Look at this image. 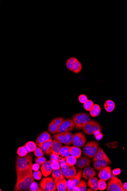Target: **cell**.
<instances>
[{
	"mask_svg": "<svg viewBox=\"0 0 127 191\" xmlns=\"http://www.w3.org/2000/svg\"><path fill=\"white\" fill-rule=\"evenodd\" d=\"M16 172L17 179L14 191L28 190L29 189L31 184L34 181L32 167L29 169Z\"/></svg>",
	"mask_w": 127,
	"mask_h": 191,
	"instance_id": "obj_1",
	"label": "cell"
},
{
	"mask_svg": "<svg viewBox=\"0 0 127 191\" xmlns=\"http://www.w3.org/2000/svg\"><path fill=\"white\" fill-rule=\"evenodd\" d=\"M33 165V156L30 154H27L22 157H17L16 161V171L29 169Z\"/></svg>",
	"mask_w": 127,
	"mask_h": 191,
	"instance_id": "obj_2",
	"label": "cell"
},
{
	"mask_svg": "<svg viewBox=\"0 0 127 191\" xmlns=\"http://www.w3.org/2000/svg\"><path fill=\"white\" fill-rule=\"evenodd\" d=\"M75 127L77 130L83 129L91 120L89 115L87 113H79L74 114L72 117Z\"/></svg>",
	"mask_w": 127,
	"mask_h": 191,
	"instance_id": "obj_3",
	"label": "cell"
},
{
	"mask_svg": "<svg viewBox=\"0 0 127 191\" xmlns=\"http://www.w3.org/2000/svg\"><path fill=\"white\" fill-rule=\"evenodd\" d=\"M99 146V143L96 141H92L87 142L83 148L84 155L88 158H93L98 150Z\"/></svg>",
	"mask_w": 127,
	"mask_h": 191,
	"instance_id": "obj_4",
	"label": "cell"
},
{
	"mask_svg": "<svg viewBox=\"0 0 127 191\" xmlns=\"http://www.w3.org/2000/svg\"><path fill=\"white\" fill-rule=\"evenodd\" d=\"M107 187V191H124L121 181L115 176H112Z\"/></svg>",
	"mask_w": 127,
	"mask_h": 191,
	"instance_id": "obj_5",
	"label": "cell"
},
{
	"mask_svg": "<svg viewBox=\"0 0 127 191\" xmlns=\"http://www.w3.org/2000/svg\"><path fill=\"white\" fill-rule=\"evenodd\" d=\"M102 129L101 125L99 123L95 121L91 120L83 128V131L87 135H92L96 132L101 131Z\"/></svg>",
	"mask_w": 127,
	"mask_h": 191,
	"instance_id": "obj_6",
	"label": "cell"
},
{
	"mask_svg": "<svg viewBox=\"0 0 127 191\" xmlns=\"http://www.w3.org/2000/svg\"><path fill=\"white\" fill-rule=\"evenodd\" d=\"M41 188L44 191H55L56 187L53 179L51 177L43 178L40 183Z\"/></svg>",
	"mask_w": 127,
	"mask_h": 191,
	"instance_id": "obj_7",
	"label": "cell"
},
{
	"mask_svg": "<svg viewBox=\"0 0 127 191\" xmlns=\"http://www.w3.org/2000/svg\"><path fill=\"white\" fill-rule=\"evenodd\" d=\"M61 171L64 177L68 179H71L76 175L77 171L74 166L64 164L61 166Z\"/></svg>",
	"mask_w": 127,
	"mask_h": 191,
	"instance_id": "obj_8",
	"label": "cell"
},
{
	"mask_svg": "<svg viewBox=\"0 0 127 191\" xmlns=\"http://www.w3.org/2000/svg\"><path fill=\"white\" fill-rule=\"evenodd\" d=\"M73 136V135L72 133L69 132L58 133L54 135L53 137L62 143L69 145L72 144Z\"/></svg>",
	"mask_w": 127,
	"mask_h": 191,
	"instance_id": "obj_9",
	"label": "cell"
},
{
	"mask_svg": "<svg viewBox=\"0 0 127 191\" xmlns=\"http://www.w3.org/2000/svg\"><path fill=\"white\" fill-rule=\"evenodd\" d=\"M75 127L74 123L72 119L64 120L59 127L58 133L69 132L72 131Z\"/></svg>",
	"mask_w": 127,
	"mask_h": 191,
	"instance_id": "obj_10",
	"label": "cell"
},
{
	"mask_svg": "<svg viewBox=\"0 0 127 191\" xmlns=\"http://www.w3.org/2000/svg\"><path fill=\"white\" fill-rule=\"evenodd\" d=\"M87 141L86 136L82 132H78L73 135L72 143L74 146L82 147L85 145Z\"/></svg>",
	"mask_w": 127,
	"mask_h": 191,
	"instance_id": "obj_11",
	"label": "cell"
},
{
	"mask_svg": "<svg viewBox=\"0 0 127 191\" xmlns=\"http://www.w3.org/2000/svg\"><path fill=\"white\" fill-rule=\"evenodd\" d=\"M64 120L65 119L63 118H57L53 119L49 125V131L53 134L58 133L59 127Z\"/></svg>",
	"mask_w": 127,
	"mask_h": 191,
	"instance_id": "obj_12",
	"label": "cell"
},
{
	"mask_svg": "<svg viewBox=\"0 0 127 191\" xmlns=\"http://www.w3.org/2000/svg\"><path fill=\"white\" fill-rule=\"evenodd\" d=\"M42 150L43 152L47 155H50L53 152L52 139L38 145Z\"/></svg>",
	"mask_w": 127,
	"mask_h": 191,
	"instance_id": "obj_13",
	"label": "cell"
},
{
	"mask_svg": "<svg viewBox=\"0 0 127 191\" xmlns=\"http://www.w3.org/2000/svg\"><path fill=\"white\" fill-rule=\"evenodd\" d=\"M56 185V187L58 191H66L67 190V181L65 177L53 178Z\"/></svg>",
	"mask_w": 127,
	"mask_h": 191,
	"instance_id": "obj_14",
	"label": "cell"
},
{
	"mask_svg": "<svg viewBox=\"0 0 127 191\" xmlns=\"http://www.w3.org/2000/svg\"><path fill=\"white\" fill-rule=\"evenodd\" d=\"M99 171L98 176L100 179L106 181L110 178L111 176V169L110 166H107Z\"/></svg>",
	"mask_w": 127,
	"mask_h": 191,
	"instance_id": "obj_15",
	"label": "cell"
},
{
	"mask_svg": "<svg viewBox=\"0 0 127 191\" xmlns=\"http://www.w3.org/2000/svg\"><path fill=\"white\" fill-rule=\"evenodd\" d=\"M111 163V161L109 159H102L94 161L93 163V166L94 169L97 171H100Z\"/></svg>",
	"mask_w": 127,
	"mask_h": 191,
	"instance_id": "obj_16",
	"label": "cell"
},
{
	"mask_svg": "<svg viewBox=\"0 0 127 191\" xmlns=\"http://www.w3.org/2000/svg\"><path fill=\"white\" fill-rule=\"evenodd\" d=\"M51 167V162L50 161H46L42 165L41 167V171L42 174L45 177H48L51 174L52 171Z\"/></svg>",
	"mask_w": 127,
	"mask_h": 191,
	"instance_id": "obj_17",
	"label": "cell"
},
{
	"mask_svg": "<svg viewBox=\"0 0 127 191\" xmlns=\"http://www.w3.org/2000/svg\"><path fill=\"white\" fill-rule=\"evenodd\" d=\"M96 175V172L92 167H87L84 169L82 174L83 178L87 180L91 177H94Z\"/></svg>",
	"mask_w": 127,
	"mask_h": 191,
	"instance_id": "obj_18",
	"label": "cell"
},
{
	"mask_svg": "<svg viewBox=\"0 0 127 191\" xmlns=\"http://www.w3.org/2000/svg\"><path fill=\"white\" fill-rule=\"evenodd\" d=\"M76 166L79 169H83L84 167H88L91 164L90 160L87 157L82 156L78 161H76Z\"/></svg>",
	"mask_w": 127,
	"mask_h": 191,
	"instance_id": "obj_19",
	"label": "cell"
},
{
	"mask_svg": "<svg viewBox=\"0 0 127 191\" xmlns=\"http://www.w3.org/2000/svg\"><path fill=\"white\" fill-rule=\"evenodd\" d=\"M52 138L51 135L49 132H44L38 136L36 140L37 145H39L40 144L45 142L49 140H51Z\"/></svg>",
	"mask_w": 127,
	"mask_h": 191,
	"instance_id": "obj_20",
	"label": "cell"
},
{
	"mask_svg": "<svg viewBox=\"0 0 127 191\" xmlns=\"http://www.w3.org/2000/svg\"><path fill=\"white\" fill-rule=\"evenodd\" d=\"M108 158L104 151L101 147L99 148L96 153L92 161H94L97 160L102 159H108Z\"/></svg>",
	"mask_w": 127,
	"mask_h": 191,
	"instance_id": "obj_21",
	"label": "cell"
},
{
	"mask_svg": "<svg viewBox=\"0 0 127 191\" xmlns=\"http://www.w3.org/2000/svg\"><path fill=\"white\" fill-rule=\"evenodd\" d=\"M63 147L62 144L56 139L53 140L52 154L58 155L59 152Z\"/></svg>",
	"mask_w": 127,
	"mask_h": 191,
	"instance_id": "obj_22",
	"label": "cell"
},
{
	"mask_svg": "<svg viewBox=\"0 0 127 191\" xmlns=\"http://www.w3.org/2000/svg\"><path fill=\"white\" fill-rule=\"evenodd\" d=\"M98 180L94 177H91L89 179L87 182V184L90 188L93 190L97 191L98 188Z\"/></svg>",
	"mask_w": 127,
	"mask_h": 191,
	"instance_id": "obj_23",
	"label": "cell"
},
{
	"mask_svg": "<svg viewBox=\"0 0 127 191\" xmlns=\"http://www.w3.org/2000/svg\"><path fill=\"white\" fill-rule=\"evenodd\" d=\"M70 153L71 156L76 158V159H78L81 156V150L80 147L74 146H71Z\"/></svg>",
	"mask_w": 127,
	"mask_h": 191,
	"instance_id": "obj_24",
	"label": "cell"
},
{
	"mask_svg": "<svg viewBox=\"0 0 127 191\" xmlns=\"http://www.w3.org/2000/svg\"><path fill=\"white\" fill-rule=\"evenodd\" d=\"M115 103L113 101L108 100L105 101L104 104L105 109L107 112L110 113L113 112L115 108Z\"/></svg>",
	"mask_w": 127,
	"mask_h": 191,
	"instance_id": "obj_25",
	"label": "cell"
},
{
	"mask_svg": "<svg viewBox=\"0 0 127 191\" xmlns=\"http://www.w3.org/2000/svg\"><path fill=\"white\" fill-rule=\"evenodd\" d=\"M101 112V107L98 104L94 105L92 109L90 111V114L92 117H96L98 116Z\"/></svg>",
	"mask_w": 127,
	"mask_h": 191,
	"instance_id": "obj_26",
	"label": "cell"
},
{
	"mask_svg": "<svg viewBox=\"0 0 127 191\" xmlns=\"http://www.w3.org/2000/svg\"><path fill=\"white\" fill-rule=\"evenodd\" d=\"M82 66L81 63L77 59H75L73 63V72L76 74L79 73L82 70Z\"/></svg>",
	"mask_w": 127,
	"mask_h": 191,
	"instance_id": "obj_27",
	"label": "cell"
},
{
	"mask_svg": "<svg viewBox=\"0 0 127 191\" xmlns=\"http://www.w3.org/2000/svg\"><path fill=\"white\" fill-rule=\"evenodd\" d=\"M71 146H63L59 152V155H61L62 157L66 158L70 156V148Z\"/></svg>",
	"mask_w": 127,
	"mask_h": 191,
	"instance_id": "obj_28",
	"label": "cell"
},
{
	"mask_svg": "<svg viewBox=\"0 0 127 191\" xmlns=\"http://www.w3.org/2000/svg\"><path fill=\"white\" fill-rule=\"evenodd\" d=\"M87 185L86 181L82 180L75 187L74 191H85L87 190Z\"/></svg>",
	"mask_w": 127,
	"mask_h": 191,
	"instance_id": "obj_29",
	"label": "cell"
},
{
	"mask_svg": "<svg viewBox=\"0 0 127 191\" xmlns=\"http://www.w3.org/2000/svg\"><path fill=\"white\" fill-rule=\"evenodd\" d=\"M82 170H79L78 172L76 173L74 177L71 179L75 187H76L80 181H81V176H82Z\"/></svg>",
	"mask_w": 127,
	"mask_h": 191,
	"instance_id": "obj_30",
	"label": "cell"
},
{
	"mask_svg": "<svg viewBox=\"0 0 127 191\" xmlns=\"http://www.w3.org/2000/svg\"><path fill=\"white\" fill-rule=\"evenodd\" d=\"M29 153L28 152L25 145L24 146L19 147L17 151V154H18V156H20V157L25 156Z\"/></svg>",
	"mask_w": 127,
	"mask_h": 191,
	"instance_id": "obj_31",
	"label": "cell"
},
{
	"mask_svg": "<svg viewBox=\"0 0 127 191\" xmlns=\"http://www.w3.org/2000/svg\"><path fill=\"white\" fill-rule=\"evenodd\" d=\"M29 153L33 152L36 148V144L33 141H29L25 145Z\"/></svg>",
	"mask_w": 127,
	"mask_h": 191,
	"instance_id": "obj_32",
	"label": "cell"
},
{
	"mask_svg": "<svg viewBox=\"0 0 127 191\" xmlns=\"http://www.w3.org/2000/svg\"><path fill=\"white\" fill-rule=\"evenodd\" d=\"M66 163L70 166H74L76 163L77 160L76 158L72 156H69L66 158Z\"/></svg>",
	"mask_w": 127,
	"mask_h": 191,
	"instance_id": "obj_33",
	"label": "cell"
},
{
	"mask_svg": "<svg viewBox=\"0 0 127 191\" xmlns=\"http://www.w3.org/2000/svg\"><path fill=\"white\" fill-rule=\"evenodd\" d=\"M76 58L71 57L67 60L66 63V66L69 71H72L73 68V63Z\"/></svg>",
	"mask_w": 127,
	"mask_h": 191,
	"instance_id": "obj_34",
	"label": "cell"
},
{
	"mask_svg": "<svg viewBox=\"0 0 127 191\" xmlns=\"http://www.w3.org/2000/svg\"><path fill=\"white\" fill-rule=\"evenodd\" d=\"M94 105V103L92 100H88L87 102L84 103L83 107L86 110L90 112L92 109Z\"/></svg>",
	"mask_w": 127,
	"mask_h": 191,
	"instance_id": "obj_35",
	"label": "cell"
},
{
	"mask_svg": "<svg viewBox=\"0 0 127 191\" xmlns=\"http://www.w3.org/2000/svg\"><path fill=\"white\" fill-rule=\"evenodd\" d=\"M63 176H64L62 175L61 169L53 170L52 174V177L53 178H59V177H62Z\"/></svg>",
	"mask_w": 127,
	"mask_h": 191,
	"instance_id": "obj_36",
	"label": "cell"
},
{
	"mask_svg": "<svg viewBox=\"0 0 127 191\" xmlns=\"http://www.w3.org/2000/svg\"><path fill=\"white\" fill-rule=\"evenodd\" d=\"M107 183L105 181L101 179L98 181V190L101 191L104 190L107 188Z\"/></svg>",
	"mask_w": 127,
	"mask_h": 191,
	"instance_id": "obj_37",
	"label": "cell"
},
{
	"mask_svg": "<svg viewBox=\"0 0 127 191\" xmlns=\"http://www.w3.org/2000/svg\"><path fill=\"white\" fill-rule=\"evenodd\" d=\"M34 153L35 156L37 157L43 156L44 155V152L39 146V147L37 146L34 151Z\"/></svg>",
	"mask_w": 127,
	"mask_h": 191,
	"instance_id": "obj_38",
	"label": "cell"
},
{
	"mask_svg": "<svg viewBox=\"0 0 127 191\" xmlns=\"http://www.w3.org/2000/svg\"><path fill=\"white\" fill-rule=\"evenodd\" d=\"M67 191H71L74 190L75 186L74 185L71 179H69V180L67 181Z\"/></svg>",
	"mask_w": 127,
	"mask_h": 191,
	"instance_id": "obj_39",
	"label": "cell"
},
{
	"mask_svg": "<svg viewBox=\"0 0 127 191\" xmlns=\"http://www.w3.org/2000/svg\"><path fill=\"white\" fill-rule=\"evenodd\" d=\"M30 191H44L42 189H40L39 188V186H38L37 183H36L35 182H33V183L31 184L30 188Z\"/></svg>",
	"mask_w": 127,
	"mask_h": 191,
	"instance_id": "obj_40",
	"label": "cell"
},
{
	"mask_svg": "<svg viewBox=\"0 0 127 191\" xmlns=\"http://www.w3.org/2000/svg\"><path fill=\"white\" fill-rule=\"evenodd\" d=\"M46 161V159L43 156L37 157L35 159V162L39 165H42Z\"/></svg>",
	"mask_w": 127,
	"mask_h": 191,
	"instance_id": "obj_41",
	"label": "cell"
},
{
	"mask_svg": "<svg viewBox=\"0 0 127 191\" xmlns=\"http://www.w3.org/2000/svg\"><path fill=\"white\" fill-rule=\"evenodd\" d=\"M33 178L37 180H40L42 178V174L41 172L39 171H35L33 174Z\"/></svg>",
	"mask_w": 127,
	"mask_h": 191,
	"instance_id": "obj_42",
	"label": "cell"
},
{
	"mask_svg": "<svg viewBox=\"0 0 127 191\" xmlns=\"http://www.w3.org/2000/svg\"><path fill=\"white\" fill-rule=\"evenodd\" d=\"M78 100L81 103H84L88 100L87 96L85 95L81 94L79 96Z\"/></svg>",
	"mask_w": 127,
	"mask_h": 191,
	"instance_id": "obj_43",
	"label": "cell"
},
{
	"mask_svg": "<svg viewBox=\"0 0 127 191\" xmlns=\"http://www.w3.org/2000/svg\"><path fill=\"white\" fill-rule=\"evenodd\" d=\"M93 134H94L95 137L96 139L97 140H101L103 137V134L101 133V131H98L96 132Z\"/></svg>",
	"mask_w": 127,
	"mask_h": 191,
	"instance_id": "obj_44",
	"label": "cell"
},
{
	"mask_svg": "<svg viewBox=\"0 0 127 191\" xmlns=\"http://www.w3.org/2000/svg\"><path fill=\"white\" fill-rule=\"evenodd\" d=\"M51 167L53 170L60 169V164H59V162H54V163H51Z\"/></svg>",
	"mask_w": 127,
	"mask_h": 191,
	"instance_id": "obj_45",
	"label": "cell"
},
{
	"mask_svg": "<svg viewBox=\"0 0 127 191\" xmlns=\"http://www.w3.org/2000/svg\"><path fill=\"white\" fill-rule=\"evenodd\" d=\"M121 172V171L120 169H115L112 171V174L114 176H118L120 174Z\"/></svg>",
	"mask_w": 127,
	"mask_h": 191,
	"instance_id": "obj_46",
	"label": "cell"
},
{
	"mask_svg": "<svg viewBox=\"0 0 127 191\" xmlns=\"http://www.w3.org/2000/svg\"><path fill=\"white\" fill-rule=\"evenodd\" d=\"M51 160H57V161H60V158L58 155H55V154H52L50 157Z\"/></svg>",
	"mask_w": 127,
	"mask_h": 191,
	"instance_id": "obj_47",
	"label": "cell"
},
{
	"mask_svg": "<svg viewBox=\"0 0 127 191\" xmlns=\"http://www.w3.org/2000/svg\"><path fill=\"white\" fill-rule=\"evenodd\" d=\"M40 168V165L37 164H34L32 166V169L34 171H37L39 170Z\"/></svg>",
	"mask_w": 127,
	"mask_h": 191,
	"instance_id": "obj_48",
	"label": "cell"
},
{
	"mask_svg": "<svg viewBox=\"0 0 127 191\" xmlns=\"http://www.w3.org/2000/svg\"><path fill=\"white\" fill-rule=\"evenodd\" d=\"M123 188L124 191H127V182H126L124 183V184H123Z\"/></svg>",
	"mask_w": 127,
	"mask_h": 191,
	"instance_id": "obj_49",
	"label": "cell"
},
{
	"mask_svg": "<svg viewBox=\"0 0 127 191\" xmlns=\"http://www.w3.org/2000/svg\"><path fill=\"white\" fill-rule=\"evenodd\" d=\"M2 190H1V188H0V191H2Z\"/></svg>",
	"mask_w": 127,
	"mask_h": 191,
	"instance_id": "obj_50",
	"label": "cell"
}]
</instances>
